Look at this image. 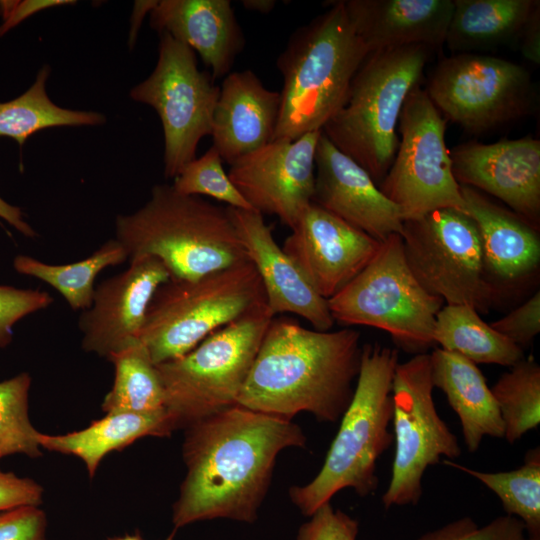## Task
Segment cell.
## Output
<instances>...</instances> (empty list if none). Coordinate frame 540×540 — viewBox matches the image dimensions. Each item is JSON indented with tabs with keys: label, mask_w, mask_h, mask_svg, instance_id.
I'll return each mask as SVG.
<instances>
[{
	"label": "cell",
	"mask_w": 540,
	"mask_h": 540,
	"mask_svg": "<svg viewBox=\"0 0 540 540\" xmlns=\"http://www.w3.org/2000/svg\"><path fill=\"white\" fill-rule=\"evenodd\" d=\"M305 445L303 430L290 419L237 404L188 425L174 529L218 518L254 522L278 454Z\"/></svg>",
	"instance_id": "6da1fadb"
},
{
	"label": "cell",
	"mask_w": 540,
	"mask_h": 540,
	"mask_svg": "<svg viewBox=\"0 0 540 540\" xmlns=\"http://www.w3.org/2000/svg\"><path fill=\"white\" fill-rule=\"evenodd\" d=\"M357 330L319 331L274 316L237 399L247 409L290 419L309 412L336 422L347 409L360 369Z\"/></svg>",
	"instance_id": "7a4b0ae2"
},
{
	"label": "cell",
	"mask_w": 540,
	"mask_h": 540,
	"mask_svg": "<svg viewBox=\"0 0 540 540\" xmlns=\"http://www.w3.org/2000/svg\"><path fill=\"white\" fill-rule=\"evenodd\" d=\"M115 239L128 261L153 256L170 279L193 280L248 259L228 207L159 184L137 211L118 215Z\"/></svg>",
	"instance_id": "3957f363"
},
{
	"label": "cell",
	"mask_w": 540,
	"mask_h": 540,
	"mask_svg": "<svg viewBox=\"0 0 540 540\" xmlns=\"http://www.w3.org/2000/svg\"><path fill=\"white\" fill-rule=\"evenodd\" d=\"M297 28L276 60L283 78L274 139L320 131L344 104L351 81L370 53L342 0Z\"/></svg>",
	"instance_id": "277c9868"
},
{
	"label": "cell",
	"mask_w": 540,
	"mask_h": 540,
	"mask_svg": "<svg viewBox=\"0 0 540 540\" xmlns=\"http://www.w3.org/2000/svg\"><path fill=\"white\" fill-rule=\"evenodd\" d=\"M399 363L397 349L380 343L362 345L359 374L352 399L314 479L292 486L289 496L306 516L350 488L359 496L373 494L379 484L377 462L394 442L392 385Z\"/></svg>",
	"instance_id": "5b68a950"
},
{
	"label": "cell",
	"mask_w": 540,
	"mask_h": 540,
	"mask_svg": "<svg viewBox=\"0 0 540 540\" xmlns=\"http://www.w3.org/2000/svg\"><path fill=\"white\" fill-rule=\"evenodd\" d=\"M432 49L409 45L370 52L355 73L342 107L322 133L377 184L395 157L403 104L419 85Z\"/></svg>",
	"instance_id": "8992f818"
},
{
	"label": "cell",
	"mask_w": 540,
	"mask_h": 540,
	"mask_svg": "<svg viewBox=\"0 0 540 540\" xmlns=\"http://www.w3.org/2000/svg\"><path fill=\"white\" fill-rule=\"evenodd\" d=\"M264 306L265 292L249 259L193 280L169 279L150 301L139 341L157 365Z\"/></svg>",
	"instance_id": "52a82bcc"
},
{
	"label": "cell",
	"mask_w": 540,
	"mask_h": 540,
	"mask_svg": "<svg viewBox=\"0 0 540 540\" xmlns=\"http://www.w3.org/2000/svg\"><path fill=\"white\" fill-rule=\"evenodd\" d=\"M273 317L261 307L214 331L185 355L156 365L174 430L237 404Z\"/></svg>",
	"instance_id": "ba28073f"
},
{
	"label": "cell",
	"mask_w": 540,
	"mask_h": 540,
	"mask_svg": "<svg viewBox=\"0 0 540 540\" xmlns=\"http://www.w3.org/2000/svg\"><path fill=\"white\" fill-rule=\"evenodd\" d=\"M327 304L334 321L383 330L400 348L416 355L434 344L435 320L444 301L418 282L407 264L400 234H392Z\"/></svg>",
	"instance_id": "9c48e42d"
},
{
	"label": "cell",
	"mask_w": 540,
	"mask_h": 540,
	"mask_svg": "<svg viewBox=\"0 0 540 540\" xmlns=\"http://www.w3.org/2000/svg\"><path fill=\"white\" fill-rule=\"evenodd\" d=\"M425 90L447 121L476 134L533 114L538 102L524 66L476 53L441 59Z\"/></svg>",
	"instance_id": "30bf717a"
},
{
	"label": "cell",
	"mask_w": 540,
	"mask_h": 540,
	"mask_svg": "<svg viewBox=\"0 0 540 540\" xmlns=\"http://www.w3.org/2000/svg\"><path fill=\"white\" fill-rule=\"evenodd\" d=\"M433 389L429 354H416L398 363L392 385L395 453L391 478L382 495L386 510L416 506L426 470L442 457L452 461L462 453L456 435L436 410Z\"/></svg>",
	"instance_id": "8fae6325"
},
{
	"label": "cell",
	"mask_w": 540,
	"mask_h": 540,
	"mask_svg": "<svg viewBox=\"0 0 540 540\" xmlns=\"http://www.w3.org/2000/svg\"><path fill=\"white\" fill-rule=\"evenodd\" d=\"M400 139L393 162L378 185L401 210L404 220L453 208L464 212L445 144L447 120L420 85L407 96L398 121Z\"/></svg>",
	"instance_id": "7c38bea8"
},
{
	"label": "cell",
	"mask_w": 540,
	"mask_h": 540,
	"mask_svg": "<svg viewBox=\"0 0 540 540\" xmlns=\"http://www.w3.org/2000/svg\"><path fill=\"white\" fill-rule=\"evenodd\" d=\"M400 236L407 264L426 291L447 304L488 309L496 291L477 227L465 212L443 208L404 220Z\"/></svg>",
	"instance_id": "4fadbf2b"
},
{
	"label": "cell",
	"mask_w": 540,
	"mask_h": 540,
	"mask_svg": "<svg viewBox=\"0 0 540 540\" xmlns=\"http://www.w3.org/2000/svg\"><path fill=\"white\" fill-rule=\"evenodd\" d=\"M220 87L199 70L195 52L167 33L160 34L152 73L130 91L158 114L164 136V175L175 178L196 158L199 142L212 132Z\"/></svg>",
	"instance_id": "5bb4252c"
},
{
	"label": "cell",
	"mask_w": 540,
	"mask_h": 540,
	"mask_svg": "<svg viewBox=\"0 0 540 540\" xmlns=\"http://www.w3.org/2000/svg\"><path fill=\"white\" fill-rule=\"evenodd\" d=\"M321 132L274 139L230 165V180L253 210L276 216L289 228L295 224L313 199Z\"/></svg>",
	"instance_id": "9a60e30c"
},
{
	"label": "cell",
	"mask_w": 540,
	"mask_h": 540,
	"mask_svg": "<svg viewBox=\"0 0 540 540\" xmlns=\"http://www.w3.org/2000/svg\"><path fill=\"white\" fill-rule=\"evenodd\" d=\"M281 246L325 300L369 263L380 242L311 202Z\"/></svg>",
	"instance_id": "2e32d148"
},
{
	"label": "cell",
	"mask_w": 540,
	"mask_h": 540,
	"mask_svg": "<svg viewBox=\"0 0 540 540\" xmlns=\"http://www.w3.org/2000/svg\"><path fill=\"white\" fill-rule=\"evenodd\" d=\"M129 262L125 271L95 287L91 306L80 315L78 326L86 352L108 358L140 342L150 301L170 274L153 256Z\"/></svg>",
	"instance_id": "e0dca14e"
},
{
	"label": "cell",
	"mask_w": 540,
	"mask_h": 540,
	"mask_svg": "<svg viewBox=\"0 0 540 540\" xmlns=\"http://www.w3.org/2000/svg\"><path fill=\"white\" fill-rule=\"evenodd\" d=\"M459 185L490 194L535 228L540 220V141L531 136L491 144L469 141L450 151Z\"/></svg>",
	"instance_id": "ac0fdd59"
},
{
	"label": "cell",
	"mask_w": 540,
	"mask_h": 540,
	"mask_svg": "<svg viewBox=\"0 0 540 540\" xmlns=\"http://www.w3.org/2000/svg\"><path fill=\"white\" fill-rule=\"evenodd\" d=\"M312 202L378 241L402 231L404 218L398 206L322 132L315 152Z\"/></svg>",
	"instance_id": "d6986e66"
},
{
	"label": "cell",
	"mask_w": 540,
	"mask_h": 540,
	"mask_svg": "<svg viewBox=\"0 0 540 540\" xmlns=\"http://www.w3.org/2000/svg\"><path fill=\"white\" fill-rule=\"evenodd\" d=\"M232 222L254 265L273 316L290 313L304 318L315 330L329 331L334 319L322 298L299 267L279 246L263 215L255 210L228 207Z\"/></svg>",
	"instance_id": "ffe728a7"
},
{
	"label": "cell",
	"mask_w": 540,
	"mask_h": 540,
	"mask_svg": "<svg viewBox=\"0 0 540 540\" xmlns=\"http://www.w3.org/2000/svg\"><path fill=\"white\" fill-rule=\"evenodd\" d=\"M150 25L197 52L213 80L231 72L246 44L229 0H160Z\"/></svg>",
	"instance_id": "44dd1931"
},
{
	"label": "cell",
	"mask_w": 540,
	"mask_h": 540,
	"mask_svg": "<svg viewBox=\"0 0 540 540\" xmlns=\"http://www.w3.org/2000/svg\"><path fill=\"white\" fill-rule=\"evenodd\" d=\"M281 96L251 70L223 78L212 123V141L229 165L273 140Z\"/></svg>",
	"instance_id": "7402d4cb"
},
{
	"label": "cell",
	"mask_w": 540,
	"mask_h": 540,
	"mask_svg": "<svg viewBox=\"0 0 540 540\" xmlns=\"http://www.w3.org/2000/svg\"><path fill=\"white\" fill-rule=\"evenodd\" d=\"M347 17L369 52L445 43L454 0H342Z\"/></svg>",
	"instance_id": "603a6c76"
},
{
	"label": "cell",
	"mask_w": 540,
	"mask_h": 540,
	"mask_svg": "<svg viewBox=\"0 0 540 540\" xmlns=\"http://www.w3.org/2000/svg\"><path fill=\"white\" fill-rule=\"evenodd\" d=\"M460 191L465 202L464 212L478 230L489 281L493 278L511 283L533 273L540 263L536 228L479 190L460 185Z\"/></svg>",
	"instance_id": "cb8c5ba5"
},
{
	"label": "cell",
	"mask_w": 540,
	"mask_h": 540,
	"mask_svg": "<svg viewBox=\"0 0 540 540\" xmlns=\"http://www.w3.org/2000/svg\"><path fill=\"white\" fill-rule=\"evenodd\" d=\"M429 357L433 386L445 394L458 415L467 450L477 451L485 436L504 438L497 403L477 365L441 348Z\"/></svg>",
	"instance_id": "d4e9b609"
},
{
	"label": "cell",
	"mask_w": 540,
	"mask_h": 540,
	"mask_svg": "<svg viewBox=\"0 0 540 540\" xmlns=\"http://www.w3.org/2000/svg\"><path fill=\"white\" fill-rule=\"evenodd\" d=\"M174 427L166 410L106 413L88 427L62 435L39 433L42 448L81 459L92 478L102 459L145 436H168Z\"/></svg>",
	"instance_id": "484cf974"
},
{
	"label": "cell",
	"mask_w": 540,
	"mask_h": 540,
	"mask_svg": "<svg viewBox=\"0 0 540 540\" xmlns=\"http://www.w3.org/2000/svg\"><path fill=\"white\" fill-rule=\"evenodd\" d=\"M538 0H454L445 43L472 53L517 40Z\"/></svg>",
	"instance_id": "4316f807"
},
{
	"label": "cell",
	"mask_w": 540,
	"mask_h": 540,
	"mask_svg": "<svg viewBox=\"0 0 540 540\" xmlns=\"http://www.w3.org/2000/svg\"><path fill=\"white\" fill-rule=\"evenodd\" d=\"M434 344L477 364L511 367L524 359L523 349L497 332L465 304H446L438 312L433 329Z\"/></svg>",
	"instance_id": "83f0119b"
},
{
	"label": "cell",
	"mask_w": 540,
	"mask_h": 540,
	"mask_svg": "<svg viewBox=\"0 0 540 540\" xmlns=\"http://www.w3.org/2000/svg\"><path fill=\"white\" fill-rule=\"evenodd\" d=\"M50 72L49 66H43L27 91L15 99L0 102V136L13 138L22 146L28 137L46 128L93 126L106 122L101 113L56 105L46 91Z\"/></svg>",
	"instance_id": "f1b7e54d"
},
{
	"label": "cell",
	"mask_w": 540,
	"mask_h": 540,
	"mask_svg": "<svg viewBox=\"0 0 540 540\" xmlns=\"http://www.w3.org/2000/svg\"><path fill=\"white\" fill-rule=\"evenodd\" d=\"M127 260L124 247L112 238L87 258L74 263L53 265L20 254L14 258L13 267L20 274L49 284L63 296L72 310L84 311L92 304L97 275L106 267Z\"/></svg>",
	"instance_id": "f546056e"
},
{
	"label": "cell",
	"mask_w": 540,
	"mask_h": 540,
	"mask_svg": "<svg viewBox=\"0 0 540 540\" xmlns=\"http://www.w3.org/2000/svg\"><path fill=\"white\" fill-rule=\"evenodd\" d=\"M114 381L102 409L106 413H152L165 410L164 388L146 348L139 342L110 355Z\"/></svg>",
	"instance_id": "4dcf8cb0"
},
{
	"label": "cell",
	"mask_w": 540,
	"mask_h": 540,
	"mask_svg": "<svg viewBox=\"0 0 540 540\" xmlns=\"http://www.w3.org/2000/svg\"><path fill=\"white\" fill-rule=\"evenodd\" d=\"M442 463L474 477L499 498L506 515L518 518L528 540H540V448L530 449L523 465L500 472L479 471L443 459Z\"/></svg>",
	"instance_id": "1f68e13d"
},
{
	"label": "cell",
	"mask_w": 540,
	"mask_h": 540,
	"mask_svg": "<svg viewBox=\"0 0 540 540\" xmlns=\"http://www.w3.org/2000/svg\"><path fill=\"white\" fill-rule=\"evenodd\" d=\"M504 425V439L514 444L540 424V366L522 359L490 388Z\"/></svg>",
	"instance_id": "d6a6232c"
},
{
	"label": "cell",
	"mask_w": 540,
	"mask_h": 540,
	"mask_svg": "<svg viewBox=\"0 0 540 540\" xmlns=\"http://www.w3.org/2000/svg\"><path fill=\"white\" fill-rule=\"evenodd\" d=\"M31 377L23 372L0 382V458L41 456L39 431L29 418Z\"/></svg>",
	"instance_id": "836d02e7"
},
{
	"label": "cell",
	"mask_w": 540,
	"mask_h": 540,
	"mask_svg": "<svg viewBox=\"0 0 540 540\" xmlns=\"http://www.w3.org/2000/svg\"><path fill=\"white\" fill-rule=\"evenodd\" d=\"M172 185L182 194L208 196L227 207L253 210L224 171L222 158L214 146L187 164Z\"/></svg>",
	"instance_id": "e575fe53"
},
{
	"label": "cell",
	"mask_w": 540,
	"mask_h": 540,
	"mask_svg": "<svg viewBox=\"0 0 540 540\" xmlns=\"http://www.w3.org/2000/svg\"><path fill=\"white\" fill-rule=\"evenodd\" d=\"M417 540H528L524 524L502 515L479 526L471 517H461L422 534Z\"/></svg>",
	"instance_id": "d590c367"
},
{
	"label": "cell",
	"mask_w": 540,
	"mask_h": 540,
	"mask_svg": "<svg viewBox=\"0 0 540 540\" xmlns=\"http://www.w3.org/2000/svg\"><path fill=\"white\" fill-rule=\"evenodd\" d=\"M52 303L53 298L45 291L0 285V348L12 342L16 322Z\"/></svg>",
	"instance_id": "8d00e7d4"
},
{
	"label": "cell",
	"mask_w": 540,
	"mask_h": 540,
	"mask_svg": "<svg viewBox=\"0 0 540 540\" xmlns=\"http://www.w3.org/2000/svg\"><path fill=\"white\" fill-rule=\"evenodd\" d=\"M299 528L296 540H357L359 522L334 509L330 502L321 505Z\"/></svg>",
	"instance_id": "74e56055"
},
{
	"label": "cell",
	"mask_w": 540,
	"mask_h": 540,
	"mask_svg": "<svg viewBox=\"0 0 540 540\" xmlns=\"http://www.w3.org/2000/svg\"><path fill=\"white\" fill-rule=\"evenodd\" d=\"M490 325L521 349L530 345L540 332L539 291Z\"/></svg>",
	"instance_id": "f35d334b"
},
{
	"label": "cell",
	"mask_w": 540,
	"mask_h": 540,
	"mask_svg": "<svg viewBox=\"0 0 540 540\" xmlns=\"http://www.w3.org/2000/svg\"><path fill=\"white\" fill-rule=\"evenodd\" d=\"M0 540H48L45 512L38 506L0 512Z\"/></svg>",
	"instance_id": "ab89813d"
},
{
	"label": "cell",
	"mask_w": 540,
	"mask_h": 540,
	"mask_svg": "<svg viewBox=\"0 0 540 540\" xmlns=\"http://www.w3.org/2000/svg\"><path fill=\"white\" fill-rule=\"evenodd\" d=\"M43 488L34 480L0 470V512L22 506H39Z\"/></svg>",
	"instance_id": "60d3db41"
},
{
	"label": "cell",
	"mask_w": 540,
	"mask_h": 540,
	"mask_svg": "<svg viewBox=\"0 0 540 540\" xmlns=\"http://www.w3.org/2000/svg\"><path fill=\"white\" fill-rule=\"evenodd\" d=\"M75 4L72 0H25L8 1L3 15V23L0 25V36L21 23L31 15L61 5Z\"/></svg>",
	"instance_id": "b9f144b4"
},
{
	"label": "cell",
	"mask_w": 540,
	"mask_h": 540,
	"mask_svg": "<svg viewBox=\"0 0 540 540\" xmlns=\"http://www.w3.org/2000/svg\"><path fill=\"white\" fill-rule=\"evenodd\" d=\"M517 40L520 52L533 64L540 63V5H538L522 28Z\"/></svg>",
	"instance_id": "7bdbcfd3"
},
{
	"label": "cell",
	"mask_w": 540,
	"mask_h": 540,
	"mask_svg": "<svg viewBox=\"0 0 540 540\" xmlns=\"http://www.w3.org/2000/svg\"><path fill=\"white\" fill-rule=\"evenodd\" d=\"M0 218L12 225L17 231L28 238L37 237V232L25 221L22 210L9 204L0 197Z\"/></svg>",
	"instance_id": "ee69618b"
},
{
	"label": "cell",
	"mask_w": 540,
	"mask_h": 540,
	"mask_svg": "<svg viewBox=\"0 0 540 540\" xmlns=\"http://www.w3.org/2000/svg\"><path fill=\"white\" fill-rule=\"evenodd\" d=\"M241 5L252 12L269 14L276 6L275 0H242Z\"/></svg>",
	"instance_id": "f6af8a7d"
},
{
	"label": "cell",
	"mask_w": 540,
	"mask_h": 540,
	"mask_svg": "<svg viewBox=\"0 0 540 540\" xmlns=\"http://www.w3.org/2000/svg\"><path fill=\"white\" fill-rule=\"evenodd\" d=\"M107 540H143L142 537L138 534L135 535H125L120 537H114Z\"/></svg>",
	"instance_id": "bcb514c9"
},
{
	"label": "cell",
	"mask_w": 540,
	"mask_h": 540,
	"mask_svg": "<svg viewBox=\"0 0 540 540\" xmlns=\"http://www.w3.org/2000/svg\"><path fill=\"white\" fill-rule=\"evenodd\" d=\"M7 1H0V15L3 16L6 10Z\"/></svg>",
	"instance_id": "7dc6e473"
}]
</instances>
